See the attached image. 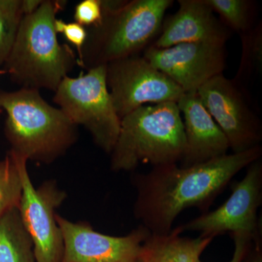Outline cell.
<instances>
[{"instance_id":"cell-16","label":"cell","mask_w":262,"mask_h":262,"mask_svg":"<svg viewBox=\"0 0 262 262\" xmlns=\"http://www.w3.org/2000/svg\"><path fill=\"white\" fill-rule=\"evenodd\" d=\"M0 262H37L18 208L0 218Z\"/></svg>"},{"instance_id":"cell-22","label":"cell","mask_w":262,"mask_h":262,"mask_svg":"<svg viewBox=\"0 0 262 262\" xmlns=\"http://www.w3.org/2000/svg\"><path fill=\"white\" fill-rule=\"evenodd\" d=\"M234 239V251L232 259L228 262H250L253 241L250 236L243 234H230ZM196 262H202L201 259Z\"/></svg>"},{"instance_id":"cell-14","label":"cell","mask_w":262,"mask_h":262,"mask_svg":"<svg viewBox=\"0 0 262 262\" xmlns=\"http://www.w3.org/2000/svg\"><path fill=\"white\" fill-rule=\"evenodd\" d=\"M178 2V11L165 20L161 34L151 46L165 48L187 42L226 44L230 32L204 0Z\"/></svg>"},{"instance_id":"cell-11","label":"cell","mask_w":262,"mask_h":262,"mask_svg":"<svg viewBox=\"0 0 262 262\" xmlns=\"http://www.w3.org/2000/svg\"><path fill=\"white\" fill-rule=\"evenodd\" d=\"M225 45L187 42L171 47L149 46L144 58L178 84L184 93L198 90L226 68Z\"/></svg>"},{"instance_id":"cell-19","label":"cell","mask_w":262,"mask_h":262,"mask_svg":"<svg viewBox=\"0 0 262 262\" xmlns=\"http://www.w3.org/2000/svg\"><path fill=\"white\" fill-rule=\"evenodd\" d=\"M24 15L22 0H0V66L9 56Z\"/></svg>"},{"instance_id":"cell-3","label":"cell","mask_w":262,"mask_h":262,"mask_svg":"<svg viewBox=\"0 0 262 262\" xmlns=\"http://www.w3.org/2000/svg\"><path fill=\"white\" fill-rule=\"evenodd\" d=\"M0 108L8 116L10 151L27 161L53 163L78 139L77 126L59 108L48 103L39 90L0 91Z\"/></svg>"},{"instance_id":"cell-8","label":"cell","mask_w":262,"mask_h":262,"mask_svg":"<svg viewBox=\"0 0 262 262\" xmlns=\"http://www.w3.org/2000/svg\"><path fill=\"white\" fill-rule=\"evenodd\" d=\"M106 80L120 120L147 103H177L184 94L144 57L130 56L107 63Z\"/></svg>"},{"instance_id":"cell-20","label":"cell","mask_w":262,"mask_h":262,"mask_svg":"<svg viewBox=\"0 0 262 262\" xmlns=\"http://www.w3.org/2000/svg\"><path fill=\"white\" fill-rule=\"evenodd\" d=\"M74 18L76 23L85 28L96 27L101 23L103 12L101 0H83L76 5Z\"/></svg>"},{"instance_id":"cell-18","label":"cell","mask_w":262,"mask_h":262,"mask_svg":"<svg viewBox=\"0 0 262 262\" xmlns=\"http://www.w3.org/2000/svg\"><path fill=\"white\" fill-rule=\"evenodd\" d=\"M223 20V24L236 32H249L253 21L254 3L249 0H204Z\"/></svg>"},{"instance_id":"cell-23","label":"cell","mask_w":262,"mask_h":262,"mask_svg":"<svg viewBox=\"0 0 262 262\" xmlns=\"http://www.w3.org/2000/svg\"><path fill=\"white\" fill-rule=\"evenodd\" d=\"M43 0H22L24 15H28L35 11L42 4Z\"/></svg>"},{"instance_id":"cell-24","label":"cell","mask_w":262,"mask_h":262,"mask_svg":"<svg viewBox=\"0 0 262 262\" xmlns=\"http://www.w3.org/2000/svg\"><path fill=\"white\" fill-rule=\"evenodd\" d=\"M134 262H144V261H143V258H142V252H141V256H139V257L137 259H136V261H134Z\"/></svg>"},{"instance_id":"cell-10","label":"cell","mask_w":262,"mask_h":262,"mask_svg":"<svg viewBox=\"0 0 262 262\" xmlns=\"http://www.w3.org/2000/svg\"><path fill=\"white\" fill-rule=\"evenodd\" d=\"M203 106L225 134L229 149L243 152L260 145L262 125L236 81L217 75L196 91Z\"/></svg>"},{"instance_id":"cell-12","label":"cell","mask_w":262,"mask_h":262,"mask_svg":"<svg viewBox=\"0 0 262 262\" xmlns=\"http://www.w3.org/2000/svg\"><path fill=\"white\" fill-rule=\"evenodd\" d=\"M63 241L61 262H134L142 252L150 232L143 226L125 236L108 235L85 222H73L56 214Z\"/></svg>"},{"instance_id":"cell-4","label":"cell","mask_w":262,"mask_h":262,"mask_svg":"<svg viewBox=\"0 0 262 262\" xmlns=\"http://www.w3.org/2000/svg\"><path fill=\"white\" fill-rule=\"evenodd\" d=\"M186 149L182 114L177 103L145 105L121 119L111 155L113 171H130L141 163H178Z\"/></svg>"},{"instance_id":"cell-17","label":"cell","mask_w":262,"mask_h":262,"mask_svg":"<svg viewBox=\"0 0 262 262\" xmlns=\"http://www.w3.org/2000/svg\"><path fill=\"white\" fill-rule=\"evenodd\" d=\"M22 194L21 177L16 156L10 151L0 162V218L18 208Z\"/></svg>"},{"instance_id":"cell-9","label":"cell","mask_w":262,"mask_h":262,"mask_svg":"<svg viewBox=\"0 0 262 262\" xmlns=\"http://www.w3.org/2000/svg\"><path fill=\"white\" fill-rule=\"evenodd\" d=\"M244 179L234 186L230 196L214 211L179 227L181 233L192 231L200 237L214 238L220 234H243L252 237L253 243L261 241V225L257 212L262 203V161L261 158L247 167Z\"/></svg>"},{"instance_id":"cell-1","label":"cell","mask_w":262,"mask_h":262,"mask_svg":"<svg viewBox=\"0 0 262 262\" xmlns=\"http://www.w3.org/2000/svg\"><path fill=\"white\" fill-rule=\"evenodd\" d=\"M261 155L258 145L192 166L168 164L136 174L134 215L153 235H166L183 211L192 207L206 210L231 179Z\"/></svg>"},{"instance_id":"cell-2","label":"cell","mask_w":262,"mask_h":262,"mask_svg":"<svg viewBox=\"0 0 262 262\" xmlns=\"http://www.w3.org/2000/svg\"><path fill=\"white\" fill-rule=\"evenodd\" d=\"M65 2L43 0L35 11L24 15L5 71L23 89L56 91L77 63L68 45L60 44L55 20Z\"/></svg>"},{"instance_id":"cell-15","label":"cell","mask_w":262,"mask_h":262,"mask_svg":"<svg viewBox=\"0 0 262 262\" xmlns=\"http://www.w3.org/2000/svg\"><path fill=\"white\" fill-rule=\"evenodd\" d=\"M179 227L166 235L150 234L143 246L144 262H196L212 237H182Z\"/></svg>"},{"instance_id":"cell-25","label":"cell","mask_w":262,"mask_h":262,"mask_svg":"<svg viewBox=\"0 0 262 262\" xmlns=\"http://www.w3.org/2000/svg\"><path fill=\"white\" fill-rule=\"evenodd\" d=\"M6 72H5V70H0V75H3V74H5Z\"/></svg>"},{"instance_id":"cell-7","label":"cell","mask_w":262,"mask_h":262,"mask_svg":"<svg viewBox=\"0 0 262 262\" xmlns=\"http://www.w3.org/2000/svg\"><path fill=\"white\" fill-rule=\"evenodd\" d=\"M15 155L22 183L18 211L22 225L32 241L36 261L61 262L63 241L57 223L56 210L63 204L67 193L54 180L46 181L39 187H34L27 170L28 161Z\"/></svg>"},{"instance_id":"cell-13","label":"cell","mask_w":262,"mask_h":262,"mask_svg":"<svg viewBox=\"0 0 262 262\" xmlns=\"http://www.w3.org/2000/svg\"><path fill=\"white\" fill-rule=\"evenodd\" d=\"M177 103L183 115L186 140L181 167L206 163L227 155L228 141L196 92L184 93Z\"/></svg>"},{"instance_id":"cell-6","label":"cell","mask_w":262,"mask_h":262,"mask_svg":"<svg viewBox=\"0 0 262 262\" xmlns=\"http://www.w3.org/2000/svg\"><path fill=\"white\" fill-rule=\"evenodd\" d=\"M53 101L76 126H83L95 144L110 154L120 134L117 115L106 80V65L67 76L55 91Z\"/></svg>"},{"instance_id":"cell-5","label":"cell","mask_w":262,"mask_h":262,"mask_svg":"<svg viewBox=\"0 0 262 262\" xmlns=\"http://www.w3.org/2000/svg\"><path fill=\"white\" fill-rule=\"evenodd\" d=\"M103 18L90 27L77 63L89 70L136 56L160 32L171 0H132L113 8L103 4Z\"/></svg>"},{"instance_id":"cell-21","label":"cell","mask_w":262,"mask_h":262,"mask_svg":"<svg viewBox=\"0 0 262 262\" xmlns=\"http://www.w3.org/2000/svg\"><path fill=\"white\" fill-rule=\"evenodd\" d=\"M55 29L57 34L58 33L63 34L66 39L75 46L78 53L77 56V60H78L87 39V29L76 22L66 23L61 19L56 18L55 20Z\"/></svg>"}]
</instances>
